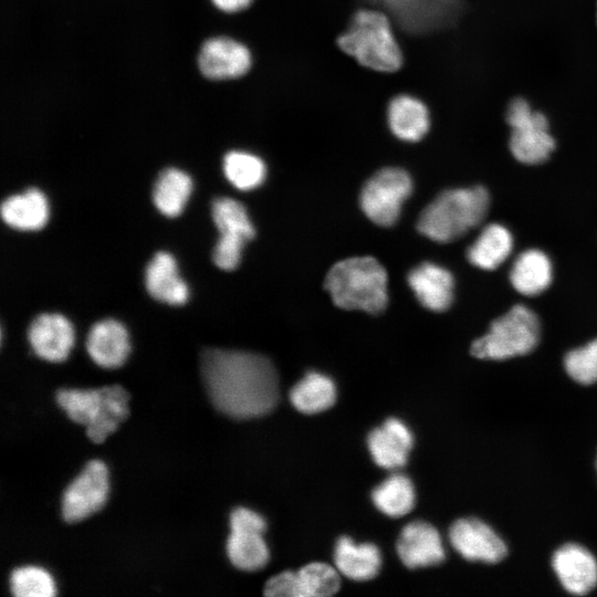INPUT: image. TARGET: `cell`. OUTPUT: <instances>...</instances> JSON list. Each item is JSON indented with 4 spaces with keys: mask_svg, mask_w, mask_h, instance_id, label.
Listing matches in <instances>:
<instances>
[{
    "mask_svg": "<svg viewBox=\"0 0 597 597\" xmlns=\"http://www.w3.org/2000/svg\"><path fill=\"white\" fill-rule=\"evenodd\" d=\"M505 121L511 128L509 147L516 160L526 165L546 161L556 147L549 133L548 118L523 98L515 97L506 106Z\"/></svg>",
    "mask_w": 597,
    "mask_h": 597,
    "instance_id": "cell-7",
    "label": "cell"
},
{
    "mask_svg": "<svg viewBox=\"0 0 597 597\" xmlns=\"http://www.w3.org/2000/svg\"><path fill=\"white\" fill-rule=\"evenodd\" d=\"M28 339L40 358L59 363L66 359L73 346L74 331L62 314L43 313L29 325Z\"/></svg>",
    "mask_w": 597,
    "mask_h": 597,
    "instance_id": "cell-16",
    "label": "cell"
},
{
    "mask_svg": "<svg viewBox=\"0 0 597 597\" xmlns=\"http://www.w3.org/2000/svg\"><path fill=\"white\" fill-rule=\"evenodd\" d=\"M212 220L219 239L212 251L213 263L221 270H234L241 260L244 244L254 238L255 230L245 207L229 197H219L211 205Z\"/></svg>",
    "mask_w": 597,
    "mask_h": 597,
    "instance_id": "cell-9",
    "label": "cell"
},
{
    "mask_svg": "<svg viewBox=\"0 0 597 597\" xmlns=\"http://www.w3.org/2000/svg\"><path fill=\"white\" fill-rule=\"evenodd\" d=\"M197 64L200 73L212 81L237 80L252 67L253 55L248 45L230 36H212L200 46Z\"/></svg>",
    "mask_w": 597,
    "mask_h": 597,
    "instance_id": "cell-13",
    "label": "cell"
},
{
    "mask_svg": "<svg viewBox=\"0 0 597 597\" xmlns=\"http://www.w3.org/2000/svg\"><path fill=\"white\" fill-rule=\"evenodd\" d=\"M192 189L190 176L178 168H166L159 172L154 188L155 207L166 217H177L184 210Z\"/></svg>",
    "mask_w": 597,
    "mask_h": 597,
    "instance_id": "cell-28",
    "label": "cell"
},
{
    "mask_svg": "<svg viewBox=\"0 0 597 597\" xmlns=\"http://www.w3.org/2000/svg\"><path fill=\"white\" fill-rule=\"evenodd\" d=\"M212 4L224 13H239L251 7L254 0H211Z\"/></svg>",
    "mask_w": 597,
    "mask_h": 597,
    "instance_id": "cell-35",
    "label": "cell"
},
{
    "mask_svg": "<svg viewBox=\"0 0 597 597\" xmlns=\"http://www.w3.org/2000/svg\"><path fill=\"white\" fill-rule=\"evenodd\" d=\"M489 206L490 195L482 186L444 190L421 211L417 230L439 243L457 240L483 221Z\"/></svg>",
    "mask_w": 597,
    "mask_h": 597,
    "instance_id": "cell-4",
    "label": "cell"
},
{
    "mask_svg": "<svg viewBox=\"0 0 597 597\" xmlns=\"http://www.w3.org/2000/svg\"><path fill=\"white\" fill-rule=\"evenodd\" d=\"M200 371L211 404L228 417H261L277 404V374L262 355L207 348L200 356Z\"/></svg>",
    "mask_w": 597,
    "mask_h": 597,
    "instance_id": "cell-1",
    "label": "cell"
},
{
    "mask_svg": "<svg viewBox=\"0 0 597 597\" xmlns=\"http://www.w3.org/2000/svg\"><path fill=\"white\" fill-rule=\"evenodd\" d=\"M449 538L465 559L495 564L507 554L504 542L486 524L476 519H461L452 524Z\"/></svg>",
    "mask_w": 597,
    "mask_h": 597,
    "instance_id": "cell-15",
    "label": "cell"
},
{
    "mask_svg": "<svg viewBox=\"0 0 597 597\" xmlns=\"http://www.w3.org/2000/svg\"><path fill=\"white\" fill-rule=\"evenodd\" d=\"M1 218L6 224L17 230H39L49 218L48 200L41 190L29 188L2 201Z\"/></svg>",
    "mask_w": 597,
    "mask_h": 597,
    "instance_id": "cell-23",
    "label": "cell"
},
{
    "mask_svg": "<svg viewBox=\"0 0 597 597\" xmlns=\"http://www.w3.org/2000/svg\"><path fill=\"white\" fill-rule=\"evenodd\" d=\"M407 282L419 303L430 311L443 312L452 304L453 275L437 263L422 262L412 268Z\"/></svg>",
    "mask_w": 597,
    "mask_h": 597,
    "instance_id": "cell-18",
    "label": "cell"
},
{
    "mask_svg": "<svg viewBox=\"0 0 597 597\" xmlns=\"http://www.w3.org/2000/svg\"><path fill=\"white\" fill-rule=\"evenodd\" d=\"M376 507L392 517L409 513L416 501L411 480L404 474H392L371 492Z\"/></svg>",
    "mask_w": 597,
    "mask_h": 597,
    "instance_id": "cell-30",
    "label": "cell"
},
{
    "mask_svg": "<svg viewBox=\"0 0 597 597\" xmlns=\"http://www.w3.org/2000/svg\"><path fill=\"white\" fill-rule=\"evenodd\" d=\"M108 493V473L101 460H91L62 494V517L80 522L100 511Z\"/></svg>",
    "mask_w": 597,
    "mask_h": 597,
    "instance_id": "cell-11",
    "label": "cell"
},
{
    "mask_svg": "<svg viewBox=\"0 0 597 597\" xmlns=\"http://www.w3.org/2000/svg\"><path fill=\"white\" fill-rule=\"evenodd\" d=\"M337 49L360 67L378 74L399 73L406 55L391 17L380 8L353 10L335 38Z\"/></svg>",
    "mask_w": 597,
    "mask_h": 597,
    "instance_id": "cell-2",
    "label": "cell"
},
{
    "mask_svg": "<svg viewBox=\"0 0 597 597\" xmlns=\"http://www.w3.org/2000/svg\"><path fill=\"white\" fill-rule=\"evenodd\" d=\"M564 367L569 377L582 385L597 383V338L568 352Z\"/></svg>",
    "mask_w": 597,
    "mask_h": 597,
    "instance_id": "cell-33",
    "label": "cell"
},
{
    "mask_svg": "<svg viewBox=\"0 0 597 597\" xmlns=\"http://www.w3.org/2000/svg\"><path fill=\"white\" fill-rule=\"evenodd\" d=\"M334 561L338 570L354 580L374 578L381 566V554L373 543L356 544L347 536L338 538Z\"/></svg>",
    "mask_w": 597,
    "mask_h": 597,
    "instance_id": "cell-24",
    "label": "cell"
},
{
    "mask_svg": "<svg viewBox=\"0 0 597 597\" xmlns=\"http://www.w3.org/2000/svg\"><path fill=\"white\" fill-rule=\"evenodd\" d=\"M222 169L228 181L243 191L258 188L266 177L265 161L248 150L233 149L226 153Z\"/></svg>",
    "mask_w": 597,
    "mask_h": 597,
    "instance_id": "cell-29",
    "label": "cell"
},
{
    "mask_svg": "<svg viewBox=\"0 0 597 597\" xmlns=\"http://www.w3.org/2000/svg\"><path fill=\"white\" fill-rule=\"evenodd\" d=\"M57 405L67 417L86 427V436L101 443L128 416L129 394L119 385L98 389H59Z\"/></svg>",
    "mask_w": 597,
    "mask_h": 597,
    "instance_id": "cell-5",
    "label": "cell"
},
{
    "mask_svg": "<svg viewBox=\"0 0 597 597\" xmlns=\"http://www.w3.org/2000/svg\"><path fill=\"white\" fill-rule=\"evenodd\" d=\"M231 532L227 541V554L239 569L253 572L264 567L270 552L263 538L266 522L256 512L237 507L230 515Z\"/></svg>",
    "mask_w": 597,
    "mask_h": 597,
    "instance_id": "cell-10",
    "label": "cell"
},
{
    "mask_svg": "<svg viewBox=\"0 0 597 597\" xmlns=\"http://www.w3.org/2000/svg\"><path fill=\"white\" fill-rule=\"evenodd\" d=\"M397 552L409 568L438 565L446 556L438 531L423 521H413L401 530Z\"/></svg>",
    "mask_w": 597,
    "mask_h": 597,
    "instance_id": "cell-17",
    "label": "cell"
},
{
    "mask_svg": "<svg viewBox=\"0 0 597 597\" xmlns=\"http://www.w3.org/2000/svg\"><path fill=\"white\" fill-rule=\"evenodd\" d=\"M86 350L103 368H117L126 360L130 346L125 326L113 318L96 322L86 337Z\"/></svg>",
    "mask_w": 597,
    "mask_h": 597,
    "instance_id": "cell-20",
    "label": "cell"
},
{
    "mask_svg": "<svg viewBox=\"0 0 597 597\" xmlns=\"http://www.w3.org/2000/svg\"><path fill=\"white\" fill-rule=\"evenodd\" d=\"M596 22H597V6H596Z\"/></svg>",
    "mask_w": 597,
    "mask_h": 597,
    "instance_id": "cell-36",
    "label": "cell"
},
{
    "mask_svg": "<svg viewBox=\"0 0 597 597\" xmlns=\"http://www.w3.org/2000/svg\"><path fill=\"white\" fill-rule=\"evenodd\" d=\"M552 566L562 586L570 594L586 595L597 585V562L580 545L566 544L557 549Z\"/></svg>",
    "mask_w": 597,
    "mask_h": 597,
    "instance_id": "cell-19",
    "label": "cell"
},
{
    "mask_svg": "<svg viewBox=\"0 0 597 597\" xmlns=\"http://www.w3.org/2000/svg\"><path fill=\"white\" fill-rule=\"evenodd\" d=\"M412 444L410 430L397 418L387 419L367 437V446L374 461L385 469L402 467L407 462Z\"/></svg>",
    "mask_w": 597,
    "mask_h": 597,
    "instance_id": "cell-21",
    "label": "cell"
},
{
    "mask_svg": "<svg viewBox=\"0 0 597 597\" xmlns=\"http://www.w3.org/2000/svg\"><path fill=\"white\" fill-rule=\"evenodd\" d=\"M145 285L151 297L170 305H182L189 296L176 260L168 252H156L149 260L145 269Z\"/></svg>",
    "mask_w": 597,
    "mask_h": 597,
    "instance_id": "cell-22",
    "label": "cell"
},
{
    "mask_svg": "<svg viewBox=\"0 0 597 597\" xmlns=\"http://www.w3.org/2000/svg\"><path fill=\"white\" fill-rule=\"evenodd\" d=\"M10 590L15 597H52L55 594L49 573L34 566L15 568L10 575Z\"/></svg>",
    "mask_w": 597,
    "mask_h": 597,
    "instance_id": "cell-32",
    "label": "cell"
},
{
    "mask_svg": "<svg viewBox=\"0 0 597 597\" xmlns=\"http://www.w3.org/2000/svg\"><path fill=\"white\" fill-rule=\"evenodd\" d=\"M301 597L334 595L341 586L337 572L328 564L314 562L296 572Z\"/></svg>",
    "mask_w": 597,
    "mask_h": 597,
    "instance_id": "cell-31",
    "label": "cell"
},
{
    "mask_svg": "<svg viewBox=\"0 0 597 597\" xmlns=\"http://www.w3.org/2000/svg\"><path fill=\"white\" fill-rule=\"evenodd\" d=\"M325 289L343 310L381 313L388 304V276L373 256H352L336 262L327 272Z\"/></svg>",
    "mask_w": 597,
    "mask_h": 597,
    "instance_id": "cell-3",
    "label": "cell"
},
{
    "mask_svg": "<svg viewBox=\"0 0 597 597\" xmlns=\"http://www.w3.org/2000/svg\"><path fill=\"white\" fill-rule=\"evenodd\" d=\"M385 123L390 134L404 143H419L431 128V111L416 93L392 94L385 106Z\"/></svg>",
    "mask_w": 597,
    "mask_h": 597,
    "instance_id": "cell-14",
    "label": "cell"
},
{
    "mask_svg": "<svg viewBox=\"0 0 597 597\" xmlns=\"http://www.w3.org/2000/svg\"><path fill=\"white\" fill-rule=\"evenodd\" d=\"M552 277V262L543 251L537 249L522 252L515 259L510 272L513 287L526 296H534L545 291Z\"/></svg>",
    "mask_w": 597,
    "mask_h": 597,
    "instance_id": "cell-25",
    "label": "cell"
},
{
    "mask_svg": "<svg viewBox=\"0 0 597 597\" xmlns=\"http://www.w3.org/2000/svg\"><path fill=\"white\" fill-rule=\"evenodd\" d=\"M269 597H301L296 572L285 570L271 577L264 586Z\"/></svg>",
    "mask_w": 597,
    "mask_h": 597,
    "instance_id": "cell-34",
    "label": "cell"
},
{
    "mask_svg": "<svg viewBox=\"0 0 597 597\" xmlns=\"http://www.w3.org/2000/svg\"><path fill=\"white\" fill-rule=\"evenodd\" d=\"M513 237L502 224H488L468 249L467 256L471 264L482 270H495L511 254Z\"/></svg>",
    "mask_w": 597,
    "mask_h": 597,
    "instance_id": "cell-26",
    "label": "cell"
},
{
    "mask_svg": "<svg viewBox=\"0 0 597 597\" xmlns=\"http://www.w3.org/2000/svg\"><path fill=\"white\" fill-rule=\"evenodd\" d=\"M291 404L300 412L313 415L331 408L336 400L334 381L318 371H308L290 390Z\"/></svg>",
    "mask_w": 597,
    "mask_h": 597,
    "instance_id": "cell-27",
    "label": "cell"
},
{
    "mask_svg": "<svg viewBox=\"0 0 597 597\" xmlns=\"http://www.w3.org/2000/svg\"><path fill=\"white\" fill-rule=\"evenodd\" d=\"M386 11L396 28L407 34H421L443 25L457 13L459 0H368Z\"/></svg>",
    "mask_w": 597,
    "mask_h": 597,
    "instance_id": "cell-12",
    "label": "cell"
},
{
    "mask_svg": "<svg viewBox=\"0 0 597 597\" xmlns=\"http://www.w3.org/2000/svg\"><path fill=\"white\" fill-rule=\"evenodd\" d=\"M540 341V321L525 305L517 304L492 322L489 332L471 345L481 359L503 360L532 352Z\"/></svg>",
    "mask_w": 597,
    "mask_h": 597,
    "instance_id": "cell-6",
    "label": "cell"
},
{
    "mask_svg": "<svg viewBox=\"0 0 597 597\" xmlns=\"http://www.w3.org/2000/svg\"><path fill=\"white\" fill-rule=\"evenodd\" d=\"M412 188V178L407 170L384 167L364 184L359 193L360 209L375 224L391 227L399 219Z\"/></svg>",
    "mask_w": 597,
    "mask_h": 597,
    "instance_id": "cell-8",
    "label": "cell"
}]
</instances>
